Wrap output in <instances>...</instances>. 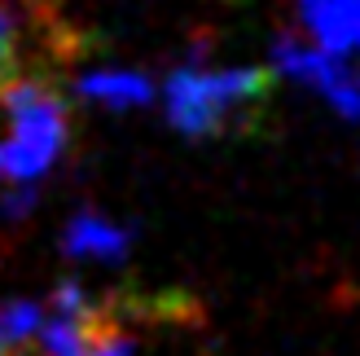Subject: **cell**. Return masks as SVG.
<instances>
[{"mask_svg":"<svg viewBox=\"0 0 360 356\" xmlns=\"http://www.w3.org/2000/svg\"><path fill=\"white\" fill-rule=\"evenodd\" d=\"M70 136L62 88L44 75H13L0 84V216H27L35 181L58 163Z\"/></svg>","mask_w":360,"mask_h":356,"instance_id":"cell-1","label":"cell"},{"mask_svg":"<svg viewBox=\"0 0 360 356\" xmlns=\"http://www.w3.org/2000/svg\"><path fill=\"white\" fill-rule=\"evenodd\" d=\"M163 93H167L172 128L193 141H211V136L242 132L255 119H264L268 97H273V80L250 66L238 70V66L189 62V66L172 70Z\"/></svg>","mask_w":360,"mask_h":356,"instance_id":"cell-2","label":"cell"},{"mask_svg":"<svg viewBox=\"0 0 360 356\" xmlns=\"http://www.w3.org/2000/svg\"><path fill=\"white\" fill-rule=\"evenodd\" d=\"M273 62L285 80L321 88L326 101L343 119H360V70L347 62V53H334L326 44H316L312 35L277 31L273 35Z\"/></svg>","mask_w":360,"mask_h":356,"instance_id":"cell-3","label":"cell"},{"mask_svg":"<svg viewBox=\"0 0 360 356\" xmlns=\"http://www.w3.org/2000/svg\"><path fill=\"white\" fill-rule=\"evenodd\" d=\"M62 251L70 260H105V264H115V260H123L132 251V234L123 224L97 216V211H79V216L66 224V234H62Z\"/></svg>","mask_w":360,"mask_h":356,"instance_id":"cell-4","label":"cell"},{"mask_svg":"<svg viewBox=\"0 0 360 356\" xmlns=\"http://www.w3.org/2000/svg\"><path fill=\"white\" fill-rule=\"evenodd\" d=\"M303 23L316 44L334 53H356L360 49V0H299Z\"/></svg>","mask_w":360,"mask_h":356,"instance_id":"cell-5","label":"cell"},{"mask_svg":"<svg viewBox=\"0 0 360 356\" xmlns=\"http://www.w3.org/2000/svg\"><path fill=\"white\" fill-rule=\"evenodd\" d=\"M79 97L110 106V110H128V106H146L154 97V84L141 75V70H93L79 84Z\"/></svg>","mask_w":360,"mask_h":356,"instance_id":"cell-6","label":"cell"},{"mask_svg":"<svg viewBox=\"0 0 360 356\" xmlns=\"http://www.w3.org/2000/svg\"><path fill=\"white\" fill-rule=\"evenodd\" d=\"M27 0H0V84L22 75L27 58Z\"/></svg>","mask_w":360,"mask_h":356,"instance_id":"cell-7","label":"cell"},{"mask_svg":"<svg viewBox=\"0 0 360 356\" xmlns=\"http://www.w3.org/2000/svg\"><path fill=\"white\" fill-rule=\"evenodd\" d=\"M132 348H136V343H132V334L123 330V326H115V330L93 348V356H132Z\"/></svg>","mask_w":360,"mask_h":356,"instance_id":"cell-8","label":"cell"}]
</instances>
